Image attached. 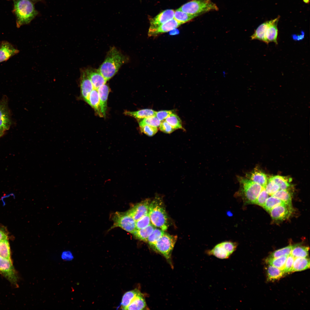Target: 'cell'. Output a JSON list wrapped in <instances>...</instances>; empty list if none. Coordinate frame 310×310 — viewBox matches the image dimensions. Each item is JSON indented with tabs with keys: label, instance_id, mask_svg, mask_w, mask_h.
Returning <instances> with one entry per match:
<instances>
[{
	"label": "cell",
	"instance_id": "obj_16",
	"mask_svg": "<svg viewBox=\"0 0 310 310\" xmlns=\"http://www.w3.org/2000/svg\"><path fill=\"white\" fill-rule=\"evenodd\" d=\"M181 24L173 18L156 28H149L148 35L150 36H156L175 29Z\"/></svg>",
	"mask_w": 310,
	"mask_h": 310
},
{
	"label": "cell",
	"instance_id": "obj_13",
	"mask_svg": "<svg viewBox=\"0 0 310 310\" xmlns=\"http://www.w3.org/2000/svg\"><path fill=\"white\" fill-rule=\"evenodd\" d=\"M19 52V51L9 42L1 41L0 42V63L7 61Z\"/></svg>",
	"mask_w": 310,
	"mask_h": 310
},
{
	"label": "cell",
	"instance_id": "obj_27",
	"mask_svg": "<svg viewBox=\"0 0 310 310\" xmlns=\"http://www.w3.org/2000/svg\"><path fill=\"white\" fill-rule=\"evenodd\" d=\"M279 186L280 189L290 190L291 185V178L285 176L276 175L270 177Z\"/></svg>",
	"mask_w": 310,
	"mask_h": 310
},
{
	"label": "cell",
	"instance_id": "obj_51",
	"mask_svg": "<svg viewBox=\"0 0 310 310\" xmlns=\"http://www.w3.org/2000/svg\"><path fill=\"white\" fill-rule=\"evenodd\" d=\"M4 133V131L0 129V137L3 135Z\"/></svg>",
	"mask_w": 310,
	"mask_h": 310
},
{
	"label": "cell",
	"instance_id": "obj_10",
	"mask_svg": "<svg viewBox=\"0 0 310 310\" xmlns=\"http://www.w3.org/2000/svg\"><path fill=\"white\" fill-rule=\"evenodd\" d=\"M293 211L292 205L284 204L274 207L268 212L273 220H284L288 218Z\"/></svg>",
	"mask_w": 310,
	"mask_h": 310
},
{
	"label": "cell",
	"instance_id": "obj_28",
	"mask_svg": "<svg viewBox=\"0 0 310 310\" xmlns=\"http://www.w3.org/2000/svg\"><path fill=\"white\" fill-rule=\"evenodd\" d=\"M266 271L267 279L269 281L279 280L285 274L282 270L270 265L268 266Z\"/></svg>",
	"mask_w": 310,
	"mask_h": 310
},
{
	"label": "cell",
	"instance_id": "obj_5",
	"mask_svg": "<svg viewBox=\"0 0 310 310\" xmlns=\"http://www.w3.org/2000/svg\"><path fill=\"white\" fill-rule=\"evenodd\" d=\"M177 9L189 14L198 16L211 11H217L216 5L211 0H192Z\"/></svg>",
	"mask_w": 310,
	"mask_h": 310
},
{
	"label": "cell",
	"instance_id": "obj_30",
	"mask_svg": "<svg viewBox=\"0 0 310 310\" xmlns=\"http://www.w3.org/2000/svg\"><path fill=\"white\" fill-rule=\"evenodd\" d=\"M309 247L301 246L297 244L292 249L290 254L294 258L298 257H308L309 255Z\"/></svg>",
	"mask_w": 310,
	"mask_h": 310
},
{
	"label": "cell",
	"instance_id": "obj_17",
	"mask_svg": "<svg viewBox=\"0 0 310 310\" xmlns=\"http://www.w3.org/2000/svg\"><path fill=\"white\" fill-rule=\"evenodd\" d=\"M85 70L94 89H97L100 86L106 84L107 80L98 69L90 68Z\"/></svg>",
	"mask_w": 310,
	"mask_h": 310
},
{
	"label": "cell",
	"instance_id": "obj_37",
	"mask_svg": "<svg viewBox=\"0 0 310 310\" xmlns=\"http://www.w3.org/2000/svg\"><path fill=\"white\" fill-rule=\"evenodd\" d=\"M0 256L11 259L9 245L7 239L0 241Z\"/></svg>",
	"mask_w": 310,
	"mask_h": 310
},
{
	"label": "cell",
	"instance_id": "obj_24",
	"mask_svg": "<svg viewBox=\"0 0 310 310\" xmlns=\"http://www.w3.org/2000/svg\"><path fill=\"white\" fill-rule=\"evenodd\" d=\"M156 111L149 109H145L135 111H125L124 114L138 119H143L148 117L155 116Z\"/></svg>",
	"mask_w": 310,
	"mask_h": 310
},
{
	"label": "cell",
	"instance_id": "obj_40",
	"mask_svg": "<svg viewBox=\"0 0 310 310\" xmlns=\"http://www.w3.org/2000/svg\"><path fill=\"white\" fill-rule=\"evenodd\" d=\"M265 188L269 195H271L280 189V187L278 184L270 178H268Z\"/></svg>",
	"mask_w": 310,
	"mask_h": 310
},
{
	"label": "cell",
	"instance_id": "obj_52",
	"mask_svg": "<svg viewBox=\"0 0 310 310\" xmlns=\"http://www.w3.org/2000/svg\"><path fill=\"white\" fill-rule=\"evenodd\" d=\"M303 0V2L304 3H309V2H310V0Z\"/></svg>",
	"mask_w": 310,
	"mask_h": 310
},
{
	"label": "cell",
	"instance_id": "obj_32",
	"mask_svg": "<svg viewBox=\"0 0 310 310\" xmlns=\"http://www.w3.org/2000/svg\"><path fill=\"white\" fill-rule=\"evenodd\" d=\"M288 256L284 255L276 258L268 257L266 259V262L269 265L283 270Z\"/></svg>",
	"mask_w": 310,
	"mask_h": 310
},
{
	"label": "cell",
	"instance_id": "obj_45",
	"mask_svg": "<svg viewBox=\"0 0 310 310\" xmlns=\"http://www.w3.org/2000/svg\"><path fill=\"white\" fill-rule=\"evenodd\" d=\"M159 129L162 131L166 133H170L173 132L175 129L166 121L160 123Z\"/></svg>",
	"mask_w": 310,
	"mask_h": 310
},
{
	"label": "cell",
	"instance_id": "obj_8",
	"mask_svg": "<svg viewBox=\"0 0 310 310\" xmlns=\"http://www.w3.org/2000/svg\"><path fill=\"white\" fill-rule=\"evenodd\" d=\"M238 244L230 241L222 242L216 245L212 249L207 250V254L221 259L229 258L236 250Z\"/></svg>",
	"mask_w": 310,
	"mask_h": 310
},
{
	"label": "cell",
	"instance_id": "obj_20",
	"mask_svg": "<svg viewBox=\"0 0 310 310\" xmlns=\"http://www.w3.org/2000/svg\"><path fill=\"white\" fill-rule=\"evenodd\" d=\"M280 17L271 20V22L267 30L266 37L268 43L270 42H273L278 44L277 37L278 29L277 24Z\"/></svg>",
	"mask_w": 310,
	"mask_h": 310
},
{
	"label": "cell",
	"instance_id": "obj_21",
	"mask_svg": "<svg viewBox=\"0 0 310 310\" xmlns=\"http://www.w3.org/2000/svg\"><path fill=\"white\" fill-rule=\"evenodd\" d=\"M270 22L271 20H270L260 25L251 36V39L258 40L268 44L266 39V35L267 30Z\"/></svg>",
	"mask_w": 310,
	"mask_h": 310
},
{
	"label": "cell",
	"instance_id": "obj_41",
	"mask_svg": "<svg viewBox=\"0 0 310 310\" xmlns=\"http://www.w3.org/2000/svg\"><path fill=\"white\" fill-rule=\"evenodd\" d=\"M149 215L148 213L136 221V229L144 228L151 224Z\"/></svg>",
	"mask_w": 310,
	"mask_h": 310
},
{
	"label": "cell",
	"instance_id": "obj_4",
	"mask_svg": "<svg viewBox=\"0 0 310 310\" xmlns=\"http://www.w3.org/2000/svg\"><path fill=\"white\" fill-rule=\"evenodd\" d=\"M240 188L237 195L240 196L247 204H254L263 187L250 179L241 176H237Z\"/></svg>",
	"mask_w": 310,
	"mask_h": 310
},
{
	"label": "cell",
	"instance_id": "obj_6",
	"mask_svg": "<svg viewBox=\"0 0 310 310\" xmlns=\"http://www.w3.org/2000/svg\"><path fill=\"white\" fill-rule=\"evenodd\" d=\"M177 239V236L166 232L151 247L162 255L170 261L172 252Z\"/></svg>",
	"mask_w": 310,
	"mask_h": 310
},
{
	"label": "cell",
	"instance_id": "obj_49",
	"mask_svg": "<svg viewBox=\"0 0 310 310\" xmlns=\"http://www.w3.org/2000/svg\"><path fill=\"white\" fill-rule=\"evenodd\" d=\"M7 239V236L4 232L0 230V241Z\"/></svg>",
	"mask_w": 310,
	"mask_h": 310
},
{
	"label": "cell",
	"instance_id": "obj_35",
	"mask_svg": "<svg viewBox=\"0 0 310 310\" xmlns=\"http://www.w3.org/2000/svg\"><path fill=\"white\" fill-rule=\"evenodd\" d=\"M164 233V231L161 229L155 227L148 237L147 242L151 247L162 237Z\"/></svg>",
	"mask_w": 310,
	"mask_h": 310
},
{
	"label": "cell",
	"instance_id": "obj_9",
	"mask_svg": "<svg viewBox=\"0 0 310 310\" xmlns=\"http://www.w3.org/2000/svg\"><path fill=\"white\" fill-rule=\"evenodd\" d=\"M0 272L11 282L16 284L17 276L11 259L0 256Z\"/></svg>",
	"mask_w": 310,
	"mask_h": 310
},
{
	"label": "cell",
	"instance_id": "obj_18",
	"mask_svg": "<svg viewBox=\"0 0 310 310\" xmlns=\"http://www.w3.org/2000/svg\"><path fill=\"white\" fill-rule=\"evenodd\" d=\"M246 178L265 187L268 178L267 175L257 167L246 174Z\"/></svg>",
	"mask_w": 310,
	"mask_h": 310
},
{
	"label": "cell",
	"instance_id": "obj_12",
	"mask_svg": "<svg viewBox=\"0 0 310 310\" xmlns=\"http://www.w3.org/2000/svg\"><path fill=\"white\" fill-rule=\"evenodd\" d=\"M150 202L149 199H146L133 205L127 212L136 221L148 213Z\"/></svg>",
	"mask_w": 310,
	"mask_h": 310
},
{
	"label": "cell",
	"instance_id": "obj_34",
	"mask_svg": "<svg viewBox=\"0 0 310 310\" xmlns=\"http://www.w3.org/2000/svg\"><path fill=\"white\" fill-rule=\"evenodd\" d=\"M284 204H286L280 199L271 195L267 198L263 207L266 211L269 212L274 207Z\"/></svg>",
	"mask_w": 310,
	"mask_h": 310
},
{
	"label": "cell",
	"instance_id": "obj_7",
	"mask_svg": "<svg viewBox=\"0 0 310 310\" xmlns=\"http://www.w3.org/2000/svg\"><path fill=\"white\" fill-rule=\"evenodd\" d=\"M111 218L113 223L109 230L119 227L132 234L136 229V221L127 211L117 212L113 214Z\"/></svg>",
	"mask_w": 310,
	"mask_h": 310
},
{
	"label": "cell",
	"instance_id": "obj_39",
	"mask_svg": "<svg viewBox=\"0 0 310 310\" xmlns=\"http://www.w3.org/2000/svg\"><path fill=\"white\" fill-rule=\"evenodd\" d=\"M160 121L155 116H152L144 118L139 123L140 127L145 125H148L157 127L160 124Z\"/></svg>",
	"mask_w": 310,
	"mask_h": 310
},
{
	"label": "cell",
	"instance_id": "obj_2",
	"mask_svg": "<svg viewBox=\"0 0 310 310\" xmlns=\"http://www.w3.org/2000/svg\"><path fill=\"white\" fill-rule=\"evenodd\" d=\"M13 3L12 12L16 19L18 28L29 24L38 14L34 3L29 0H11Z\"/></svg>",
	"mask_w": 310,
	"mask_h": 310
},
{
	"label": "cell",
	"instance_id": "obj_47",
	"mask_svg": "<svg viewBox=\"0 0 310 310\" xmlns=\"http://www.w3.org/2000/svg\"><path fill=\"white\" fill-rule=\"evenodd\" d=\"M61 257L63 259L69 261L73 258V255L71 252L66 250L63 251L61 254Z\"/></svg>",
	"mask_w": 310,
	"mask_h": 310
},
{
	"label": "cell",
	"instance_id": "obj_19",
	"mask_svg": "<svg viewBox=\"0 0 310 310\" xmlns=\"http://www.w3.org/2000/svg\"><path fill=\"white\" fill-rule=\"evenodd\" d=\"M97 90L99 95L101 112L102 117H105L107 108V101L109 88L108 86L105 84L99 87Z\"/></svg>",
	"mask_w": 310,
	"mask_h": 310
},
{
	"label": "cell",
	"instance_id": "obj_11",
	"mask_svg": "<svg viewBox=\"0 0 310 310\" xmlns=\"http://www.w3.org/2000/svg\"><path fill=\"white\" fill-rule=\"evenodd\" d=\"M11 124L10 114L7 99L0 101V129L4 132L8 130Z\"/></svg>",
	"mask_w": 310,
	"mask_h": 310
},
{
	"label": "cell",
	"instance_id": "obj_50",
	"mask_svg": "<svg viewBox=\"0 0 310 310\" xmlns=\"http://www.w3.org/2000/svg\"><path fill=\"white\" fill-rule=\"evenodd\" d=\"M34 3H35L38 2L42 1L43 0H29Z\"/></svg>",
	"mask_w": 310,
	"mask_h": 310
},
{
	"label": "cell",
	"instance_id": "obj_1",
	"mask_svg": "<svg viewBox=\"0 0 310 310\" xmlns=\"http://www.w3.org/2000/svg\"><path fill=\"white\" fill-rule=\"evenodd\" d=\"M127 60V57L115 47H113L110 49L105 59L98 69L107 81L116 74Z\"/></svg>",
	"mask_w": 310,
	"mask_h": 310
},
{
	"label": "cell",
	"instance_id": "obj_33",
	"mask_svg": "<svg viewBox=\"0 0 310 310\" xmlns=\"http://www.w3.org/2000/svg\"><path fill=\"white\" fill-rule=\"evenodd\" d=\"M198 16L188 14L177 9L175 11L174 19L181 24L190 21Z\"/></svg>",
	"mask_w": 310,
	"mask_h": 310
},
{
	"label": "cell",
	"instance_id": "obj_26",
	"mask_svg": "<svg viewBox=\"0 0 310 310\" xmlns=\"http://www.w3.org/2000/svg\"><path fill=\"white\" fill-rule=\"evenodd\" d=\"M310 267V260L308 257L294 258L292 272L304 270Z\"/></svg>",
	"mask_w": 310,
	"mask_h": 310
},
{
	"label": "cell",
	"instance_id": "obj_48",
	"mask_svg": "<svg viewBox=\"0 0 310 310\" xmlns=\"http://www.w3.org/2000/svg\"><path fill=\"white\" fill-rule=\"evenodd\" d=\"M304 32L302 31L301 32V35L297 36L296 35H293L292 37L294 40H299L303 38L304 37Z\"/></svg>",
	"mask_w": 310,
	"mask_h": 310
},
{
	"label": "cell",
	"instance_id": "obj_25",
	"mask_svg": "<svg viewBox=\"0 0 310 310\" xmlns=\"http://www.w3.org/2000/svg\"><path fill=\"white\" fill-rule=\"evenodd\" d=\"M99 116L103 117L101 112L99 95L97 89H94L91 92L88 103Z\"/></svg>",
	"mask_w": 310,
	"mask_h": 310
},
{
	"label": "cell",
	"instance_id": "obj_31",
	"mask_svg": "<svg viewBox=\"0 0 310 310\" xmlns=\"http://www.w3.org/2000/svg\"><path fill=\"white\" fill-rule=\"evenodd\" d=\"M292 195L290 190L280 189L271 196L280 199L286 204L292 205Z\"/></svg>",
	"mask_w": 310,
	"mask_h": 310
},
{
	"label": "cell",
	"instance_id": "obj_15",
	"mask_svg": "<svg viewBox=\"0 0 310 310\" xmlns=\"http://www.w3.org/2000/svg\"><path fill=\"white\" fill-rule=\"evenodd\" d=\"M94 89L92 83L88 76L85 70L83 71L80 80L81 95L83 100L87 103L90 94Z\"/></svg>",
	"mask_w": 310,
	"mask_h": 310
},
{
	"label": "cell",
	"instance_id": "obj_14",
	"mask_svg": "<svg viewBox=\"0 0 310 310\" xmlns=\"http://www.w3.org/2000/svg\"><path fill=\"white\" fill-rule=\"evenodd\" d=\"M175 11L168 9L165 10L155 17L150 19L149 28H154L174 18Z\"/></svg>",
	"mask_w": 310,
	"mask_h": 310
},
{
	"label": "cell",
	"instance_id": "obj_23",
	"mask_svg": "<svg viewBox=\"0 0 310 310\" xmlns=\"http://www.w3.org/2000/svg\"><path fill=\"white\" fill-rule=\"evenodd\" d=\"M145 300L142 294L140 292L133 299L124 310H142L146 307Z\"/></svg>",
	"mask_w": 310,
	"mask_h": 310
},
{
	"label": "cell",
	"instance_id": "obj_53",
	"mask_svg": "<svg viewBox=\"0 0 310 310\" xmlns=\"http://www.w3.org/2000/svg\"><path fill=\"white\" fill-rule=\"evenodd\" d=\"M177 31H176L175 30H174V31H172V32H170L171 33V34H175V33H177Z\"/></svg>",
	"mask_w": 310,
	"mask_h": 310
},
{
	"label": "cell",
	"instance_id": "obj_36",
	"mask_svg": "<svg viewBox=\"0 0 310 310\" xmlns=\"http://www.w3.org/2000/svg\"><path fill=\"white\" fill-rule=\"evenodd\" d=\"M165 120L174 129H183L181 119L177 115L174 113L171 114Z\"/></svg>",
	"mask_w": 310,
	"mask_h": 310
},
{
	"label": "cell",
	"instance_id": "obj_43",
	"mask_svg": "<svg viewBox=\"0 0 310 310\" xmlns=\"http://www.w3.org/2000/svg\"><path fill=\"white\" fill-rule=\"evenodd\" d=\"M142 132L146 135L152 136L154 135L157 132L158 129L157 127L148 125H145L140 127Z\"/></svg>",
	"mask_w": 310,
	"mask_h": 310
},
{
	"label": "cell",
	"instance_id": "obj_46",
	"mask_svg": "<svg viewBox=\"0 0 310 310\" xmlns=\"http://www.w3.org/2000/svg\"><path fill=\"white\" fill-rule=\"evenodd\" d=\"M171 110H163L156 112L155 116L160 121H162L173 113Z\"/></svg>",
	"mask_w": 310,
	"mask_h": 310
},
{
	"label": "cell",
	"instance_id": "obj_29",
	"mask_svg": "<svg viewBox=\"0 0 310 310\" xmlns=\"http://www.w3.org/2000/svg\"><path fill=\"white\" fill-rule=\"evenodd\" d=\"M140 292L138 290L135 289L125 292L123 296L120 305L122 309L124 310Z\"/></svg>",
	"mask_w": 310,
	"mask_h": 310
},
{
	"label": "cell",
	"instance_id": "obj_44",
	"mask_svg": "<svg viewBox=\"0 0 310 310\" xmlns=\"http://www.w3.org/2000/svg\"><path fill=\"white\" fill-rule=\"evenodd\" d=\"M294 259L290 254L288 255L283 270L285 274L292 272Z\"/></svg>",
	"mask_w": 310,
	"mask_h": 310
},
{
	"label": "cell",
	"instance_id": "obj_38",
	"mask_svg": "<svg viewBox=\"0 0 310 310\" xmlns=\"http://www.w3.org/2000/svg\"><path fill=\"white\" fill-rule=\"evenodd\" d=\"M295 245H289L276 250L271 253L269 257L276 258L284 255H288L290 254L291 251Z\"/></svg>",
	"mask_w": 310,
	"mask_h": 310
},
{
	"label": "cell",
	"instance_id": "obj_42",
	"mask_svg": "<svg viewBox=\"0 0 310 310\" xmlns=\"http://www.w3.org/2000/svg\"><path fill=\"white\" fill-rule=\"evenodd\" d=\"M269 197V195L266 192L265 187H263L254 204L263 207Z\"/></svg>",
	"mask_w": 310,
	"mask_h": 310
},
{
	"label": "cell",
	"instance_id": "obj_3",
	"mask_svg": "<svg viewBox=\"0 0 310 310\" xmlns=\"http://www.w3.org/2000/svg\"><path fill=\"white\" fill-rule=\"evenodd\" d=\"M148 214L151 224L165 231L168 226V218L162 198L156 195L150 202Z\"/></svg>",
	"mask_w": 310,
	"mask_h": 310
},
{
	"label": "cell",
	"instance_id": "obj_22",
	"mask_svg": "<svg viewBox=\"0 0 310 310\" xmlns=\"http://www.w3.org/2000/svg\"><path fill=\"white\" fill-rule=\"evenodd\" d=\"M155 227L151 223L144 228L136 229L132 234L136 239L147 242L148 237L153 232Z\"/></svg>",
	"mask_w": 310,
	"mask_h": 310
}]
</instances>
